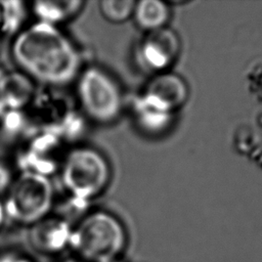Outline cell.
I'll list each match as a JSON object with an SVG mask.
<instances>
[{
	"label": "cell",
	"instance_id": "1",
	"mask_svg": "<svg viewBox=\"0 0 262 262\" xmlns=\"http://www.w3.org/2000/svg\"><path fill=\"white\" fill-rule=\"evenodd\" d=\"M11 55L24 74L48 86H66L81 72V56L56 26L37 21L14 37Z\"/></svg>",
	"mask_w": 262,
	"mask_h": 262
},
{
	"label": "cell",
	"instance_id": "2",
	"mask_svg": "<svg viewBox=\"0 0 262 262\" xmlns=\"http://www.w3.org/2000/svg\"><path fill=\"white\" fill-rule=\"evenodd\" d=\"M127 244L123 222L107 211L97 210L73 226L70 250L84 262H111L121 258Z\"/></svg>",
	"mask_w": 262,
	"mask_h": 262
},
{
	"label": "cell",
	"instance_id": "3",
	"mask_svg": "<svg viewBox=\"0 0 262 262\" xmlns=\"http://www.w3.org/2000/svg\"><path fill=\"white\" fill-rule=\"evenodd\" d=\"M60 178L64 189L75 201L88 202L107 186L111 167L105 157L97 149L77 146L62 158Z\"/></svg>",
	"mask_w": 262,
	"mask_h": 262
},
{
	"label": "cell",
	"instance_id": "4",
	"mask_svg": "<svg viewBox=\"0 0 262 262\" xmlns=\"http://www.w3.org/2000/svg\"><path fill=\"white\" fill-rule=\"evenodd\" d=\"M3 203L8 219L31 226L49 215L54 203V188L48 176L21 171L13 179Z\"/></svg>",
	"mask_w": 262,
	"mask_h": 262
},
{
	"label": "cell",
	"instance_id": "5",
	"mask_svg": "<svg viewBox=\"0 0 262 262\" xmlns=\"http://www.w3.org/2000/svg\"><path fill=\"white\" fill-rule=\"evenodd\" d=\"M79 104L84 114L98 124L116 121L123 110V94L117 81L98 67L81 70L76 79Z\"/></svg>",
	"mask_w": 262,
	"mask_h": 262
},
{
	"label": "cell",
	"instance_id": "6",
	"mask_svg": "<svg viewBox=\"0 0 262 262\" xmlns=\"http://www.w3.org/2000/svg\"><path fill=\"white\" fill-rule=\"evenodd\" d=\"M29 227L28 242L36 253L58 258L70 250L73 226L62 217L48 215Z\"/></svg>",
	"mask_w": 262,
	"mask_h": 262
},
{
	"label": "cell",
	"instance_id": "7",
	"mask_svg": "<svg viewBox=\"0 0 262 262\" xmlns=\"http://www.w3.org/2000/svg\"><path fill=\"white\" fill-rule=\"evenodd\" d=\"M180 41L177 34L168 28L149 32L137 50L139 63L154 73L165 72L177 58Z\"/></svg>",
	"mask_w": 262,
	"mask_h": 262
},
{
	"label": "cell",
	"instance_id": "8",
	"mask_svg": "<svg viewBox=\"0 0 262 262\" xmlns=\"http://www.w3.org/2000/svg\"><path fill=\"white\" fill-rule=\"evenodd\" d=\"M59 139L53 132H45L34 138L20 158L23 172H33L48 176L58 162Z\"/></svg>",
	"mask_w": 262,
	"mask_h": 262
},
{
	"label": "cell",
	"instance_id": "9",
	"mask_svg": "<svg viewBox=\"0 0 262 262\" xmlns=\"http://www.w3.org/2000/svg\"><path fill=\"white\" fill-rule=\"evenodd\" d=\"M142 94L174 113L186 101L188 89L181 77L163 72L148 82Z\"/></svg>",
	"mask_w": 262,
	"mask_h": 262
},
{
	"label": "cell",
	"instance_id": "10",
	"mask_svg": "<svg viewBox=\"0 0 262 262\" xmlns=\"http://www.w3.org/2000/svg\"><path fill=\"white\" fill-rule=\"evenodd\" d=\"M35 96L33 80L23 72L0 73V101L5 111L27 106Z\"/></svg>",
	"mask_w": 262,
	"mask_h": 262
},
{
	"label": "cell",
	"instance_id": "11",
	"mask_svg": "<svg viewBox=\"0 0 262 262\" xmlns=\"http://www.w3.org/2000/svg\"><path fill=\"white\" fill-rule=\"evenodd\" d=\"M132 112L138 127L150 134H159L166 130L173 118V112L144 94L134 100Z\"/></svg>",
	"mask_w": 262,
	"mask_h": 262
},
{
	"label": "cell",
	"instance_id": "12",
	"mask_svg": "<svg viewBox=\"0 0 262 262\" xmlns=\"http://www.w3.org/2000/svg\"><path fill=\"white\" fill-rule=\"evenodd\" d=\"M83 5L84 2L81 0L36 1L32 4V10L38 21L58 27L59 24L77 15Z\"/></svg>",
	"mask_w": 262,
	"mask_h": 262
},
{
	"label": "cell",
	"instance_id": "13",
	"mask_svg": "<svg viewBox=\"0 0 262 262\" xmlns=\"http://www.w3.org/2000/svg\"><path fill=\"white\" fill-rule=\"evenodd\" d=\"M136 25L147 33L166 27L170 18V7L160 0H141L135 3L133 15Z\"/></svg>",
	"mask_w": 262,
	"mask_h": 262
},
{
	"label": "cell",
	"instance_id": "14",
	"mask_svg": "<svg viewBox=\"0 0 262 262\" xmlns=\"http://www.w3.org/2000/svg\"><path fill=\"white\" fill-rule=\"evenodd\" d=\"M26 18V7L20 1H0V35L17 34Z\"/></svg>",
	"mask_w": 262,
	"mask_h": 262
},
{
	"label": "cell",
	"instance_id": "15",
	"mask_svg": "<svg viewBox=\"0 0 262 262\" xmlns=\"http://www.w3.org/2000/svg\"><path fill=\"white\" fill-rule=\"evenodd\" d=\"M135 3L134 0H102L99 2V11L107 21L121 24L133 15Z\"/></svg>",
	"mask_w": 262,
	"mask_h": 262
},
{
	"label": "cell",
	"instance_id": "16",
	"mask_svg": "<svg viewBox=\"0 0 262 262\" xmlns=\"http://www.w3.org/2000/svg\"><path fill=\"white\" fill-rule=\"evenodd\" d=\"M0 262H35V260L27 253L7 251L0 254Z\"/></svg>",
	"mask_w": 262,
	"mask_h": 262
},
{
	"label": "cell",
	"instance_id": "17",
	"mask_svg": "<svg viewBox=\"0 0 262 262\" xmlns=\"http://www.w3.org/2000/svg\"><path fill=\"white\" fill-rule=\"evenodd\" d=\"M13 182V177L10 170L3 164H0V195L6 193Z\"/></svg>",
	"mask_w": 262,
	"mask_h": 262
},
{
	"label": "cell",
	"instance_id": "18",
	"mask_svg": "<svg viewBox=\"0 0 262 262\" xmlns=\"http://www.w3.org/2000/svg\"><path fill=\"white\" fill-rule=\"evenodd\" d=\"M55 262H84V261L72 254V256L70 257H58L56 258Z\"/></svg>",
	"mask_w": 262,
	"mask_h": 262
},
{
	"label": "cell",
	"instance_id": "19",
	"mask_svg": "<svg viewBox=\"0 0 262 262\" xmlns=\"http://www.w3.org/2000/svg\"><path fill=\"white\" fill-rule=\"evenodd\" d=\"M7 219L6 213H5V207H4V203L0 198V228L3 226L5 220Z\"/></svg>",
	"mask_w": 262,
	"mask_h": 262
},
{
	"label": "cell",
	"instance_id": "20",
	"mask_svg": "<svg viewBox=\"0 0 262 262\" xmlns=\"http://www.w3.org/2000/svg\"><path fill=\"white\" fill-rule=\"evenodd\" d=\"M4 112H5V110H4V107H3V105H2V103H1V101H0V121H1V119H2V116H3Z\"/></svg>",
	"mask_w": 262,
	"mask_h": 262
},
{
	"label": "cell",
	"instance_id": "21",
	"mask_svg": "<svg viewBox=\"0 0 262 262\" xmlns=\"http://www.w3.org/2000/svg\"><path fill=\"white\" fill-rule=\"evenodd\" d=\"M111 262H123V261H121V260L119 259V260H115V261H111Z\"/></svg>",
	"mask_w": 262,
	"mask_h": 262
}]
</instances>
